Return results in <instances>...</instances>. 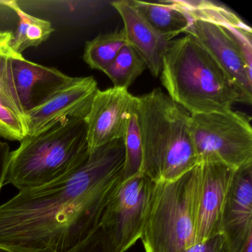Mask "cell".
<instances>
[{
  "instance_id": "6da1fadb",
  "label": "cell",
  "mask_w": 252,
  "mask_h": 252,
  "mask_svg": "<svg viewBox=\"0 0 252 252\" xmlns=\"http://www.w3.org/2000/svg\"><path fill=\"white\" fill-rule=\"evenodd\" d=\"M124 139L90 153L76 170L19 191L0 205V247L14 252H65L100 226L122 181Z\"/></svg>"
},
{
  "instance_id": "7a4b0ae2",
  "label": "cell",
  "mask_w": 252,
  "mask_h": 252,
  "mask_svg": "<svg viewBox=\"0 0 252 252\" xmlns=\"http://www.w3.org/2000/svg\"><path fill=\"white\" fill-rule=\"evenodd\" d=\"M143 149L141 172L154 182L173 181L199 164L191 115L160 88L135 98Z\"/></svg>"
},
{
  "instance_id": "3957f363",
  "label": "cell",
  "mask_w": 252,
  "mask_h": 252,
  "mask_svg": "<svg viewBox=\"0 0 252 252\" xmlns=\"http://www.w3.org/2000/svg\"><path fill=\"white\" fill-rule=\"evenodd\" d=\"M159 76L166 94L190 115L224 113L240 102L226 75L190 34L168 42Z\"/></svg>"
},
{
  "instance_id": "277c9868",
  "label": "cell",
  "mask_w": 252,
  "mask_h": 252,
  "mask_svg": "<svg viewBox=\"0 0 252 252\" xmlns=\"http://www.w3.org/2000/svg\"><path fill=\"white\" fill-rule=\"evenodd\" d=\"M89 155L85 119L64 121L20 141L10 154L4 186L20 191L51 184L80 167Z\"/></svg>"
},
{
  "instance_id": "5b68a950",
  "label": "cell",
  "mask_w": 252,
  "mask_h": 252,
  "mask_svg": "<svg viewBox=\"0 0 252 252\" xmlns=\"http://www.w3.org/2000/svg\"><path fill=\"white\" fill-rule=\"evenodd\" d=\"M199 164L173 181L155 184L141 234L145 252H182L194 244Z\"/></svg>"
},
{
  "instance_id": "8992f818",
  "label": "cell",
  "mask_w": 252,
  "mask_h": 252,
  "mask_svg": "<svg viewBox=\"0 0 252 252\" xmlns=\"http://www.w3.org/2000/svg\"><path fill=\"white\" fill-rule=\"evenodd\" d=\"M189 129L199 163L218 162L234 170L252 163L250 116L232 110L191 115Z\"/></svg>"
},
{
  "instance_id": "52a82bcc",
  "label": "cell",
  "mask_w": 252,
  "mask_h": 252,
  "mask_svg": "<svg viewBox=\"0 0 252 252\" xmlns=\"http://www.w3.org/2000/svg\"><path fill=\"white\" fill-rule=\"evenodd\" d=\"M155 184L140 172L122 181L107 203L100 227L115 252H126L141 239Z\"/></svg>"
},
{
  "instance_id": "ba28073f",
  "label": "cell",
  "mask_w": 252,
  "mask_h": 252,
  "mask_svg": "<svg viewBox=\"0 0 252 252\" xmlns=\"http://www.w3.org/2000/svg\"><path fill=\"white\" fill-rule=\"evenodd\" d=\"M191 20L186 34L194 36L210 54L235 88L240 102L251 105L252 66L248 64L238 42L222 25L204 19Z\"/></svg>"
},
{
  "instance_id": "9c48e42d",
  "label": "cell",
  "mask_w": 252,
  "mask_h": 252,
  "mask_svg": "<svg viewBox=\"0 0 252 252\" xmlns=\"http://www.w3.org/2000/svg\"><path fill=\"white\" fill-rule=\"evenodd\" d=\"M93 76L71 80L27 113L29 135H35L69 119H85L98 91Z\"/></svg>"
},
{
  "instance_id": "30bf717a",
  "label": "cell",
  "mask_w": 252,
  "mask_h": 252,
  "mask_svg": "<svg viewBox=\"0 0 252 252\" xmlns=\"http://www.w3.org/2000/svg\"><path fill=\"white\" fill-rule=\"evenodd\" d=\"M135 98L122 88L97 91L85 119L90 153L112 141L124 139L135 112Z\"/></svg>"
},
{
  "instance_id": "8fae6325",
  "label": "cell",
  "mask_w": 252,
  "mask_h": 252,
  "mask_svg": "<svg viewBox=\"0 0 252 252\" xmlns=\"http://www.w3.org/2000/svg\"><path fill=\"white\" fill-rule=\"evenodd\" d=\"M234 169L218 162L199 163L194 243L220 233L222 209Z\"/></svg>"
},
{
  "instance_id": "7c38bea8",
  "label": "cell",
  "mask_w": 252,
  "mask_h": 252,
  "mask_svg": "<svg viewBox=\"0 0 252 252\" xmlns=\"http://www.w3.org/2000/svg\"><path fill=\"white\" fill-rule=\"evenodd\" d=\"M220 233L232 252L252 237V163L234 170L222 209Z\"/></svg>"
},
{
  "instance_id": "4fadbf2b",
  "label": "cell",
  "mask_w": 252,
  "mask_h": 252,
  "mask_svg": "<svg viewBox=\"0 0 252 252\" xmlns=\"http://www.w3.org/2000/svg\"><path fill=\"white\" fill-rule=\"evenodd\" d=\"M12 35L10 32H0V136L20 141L29 135V126L13 75Z\"/></svg>"
},
{
  "instance_id": "5bb4252c",
  "label": "cell",
  "mask_w": 252,
  "mask_h": 252,
  "mask_svg": "<svg viewBox=\"0 0 252 252\" xmlns=\"http://www.w3.org/2000/svg\"><path fill=\"white\" fill-rule=\"evenodd\" d=\"M12 70L20 102L26 113L42 104L73 78L57 69L29 61L16 52L13 55Z\"/></svg>"
},
{
  "instance_id": "9a60e30c",
  "label": "cell",
  "mask_w": 252,
  "mask_h": 252,
  "mask_svg": "<svg viewBox=\"0 0 252 252\" xmlns=\"http://www.w3.org/2000/svg\"><path fill=\"white\" fill-rule=\"evenodd\" d=\"M125 25L128 44L136 51L155 77L160 76L166 42L131 5L129 0L111 2Z\"/></svg>"
},
{
  "instance_id": "2e32d148",
  "label": "cell",
  "mask_w": 252,
  "mask_h": 252,
  "mask_svg": "<svg viewBox=\"0 0 252 252\" xmlns=\"http://www.w3.org/2000/svg\"><path fill=\"white\" fill-rule=\"evenodd\" d=\"M178 6L191 18L204 19L223 26L236 39L249 65H252V31L233 11L215 2L180 1Z\"/></svg>"
},
{
  "instance_id": "e0dca14e",
  "label": "cell",
  "mask_w": 252,
  "mask_h": 252,
  "mask_svg": "<svg viewBox=\"0 0 252 252\" xmlns=\"http://www.w3.org/2000/svg\"><path fill=\"white\" fill-rule=\"evenodd\" d=\"M129 2L166 42L173 40L181 33H187L191 26V18L167 1L149 2L129 0Z\"/></svg>"
},
{
  "instance_id": "ac0fdd59",
  "label": "cell",
  "mask_w": 252,
  "mask_h": 252,
  "mask_svg": "<svg viewBox=\"0 0 252 252\" xmlns=\"http://www.w3.org/2000/svg\"><path fill=\"white\" fill-rule=\"evenodd\" d=\"M0 4L11 8L20 18L18 27L11 41L14 52L22 54L27 48L39 46L54 32L49 21L27 14L16 1H0Z\"/></svg>"
},
{
  "instance_id": "d6986e66",
  "label": "cell",
  "mask_w": 252,
  "mask_h": 252,
  "mask_svg": "<svg viewBox=\"0 0 252 252\" xmlns=\"http://www.w3.org/2000/svg\"><path fill=\"white\" fill-rule=\"evenodd\" d=\"M128 44L125 29L100 34L85 44L83 60L91 68L104 71Z\"/></svg>"
},
{
  "instance_id": "ffe728a7",
  "label": "cell",
  "mask_w": 252,
  "mask_h": 252,
  "mask_svg": "<svg viewBox=\"0 0 252 252\" xmlns=\"http://www.w3.org/2000/svg\"><path fill=\"white\" fill-rule=\"evenodd\" d=\"M146 69L142 59L130 45H126L103 72L113 82V88L128 90Z\"/></svg>"
},
{
  "instance_id": "44dd1931",
  "label": "cell",
  "mask_w": 252,
  "mask_h": 252,
  "mask_svg": "<svg viewBox=\"0 0 252 252\" xmlns=\"http://www.w3.org/2000/svg\"><path fill=\"white\" fill-rule=\"evenodd\" d=\"M124 143L125 157L122 174V181L140 173L142 167V143L135 112L129 119Z\"/></svg>"
},
{
  "instance_id": "7402d4cb",
  "label": "cell",
  "mask_w": 252,
  "mask_h": 252,
  "mask_svg": "<svg viewBox=\"0 0 252 252\" xmlns=\"http://www.w3.org/2000/svg\"><path fill=\"white\" fill-rule=\"evenodd\" d=\"M65 252H115L104 230L98 227L83 241Z\"/></svg>"
},
{
  "instance_id": "603a6c76",
  "label": "cell",
  "mask_w": 252,
  "mask_h": 252,
  "mask_svg": "<svg viewBox=\"0 0 252 252\" xmlns=\"http://www.w3.org/2000/svg\"><path fill=\"white\" fill-rule=\"evenodd\" d=\"M182 252H232L226 240L221 233L211 238L194 243Z\"/></svg>"
},
{
  "instance_id": "cb8c5ba5",
  "label": "cell",
  "mask_w": 252,
  "mask_h": 252,
  "mask_svg": "<svg viewBox=\"0 0 252 252\" xmlns=\"http://www.w3.org/2000/svg\"><path fill=\"white\" fill-rule=\"evenodd\" d=\"M10 154L11 151L9 145L0 140V191L2 189V187H4L5 176L9 164Z\"/></svg>"
},
{
  "instance_id": "d4e9b609",
  "label": "cell",
  "mask_w": 252,
  "mask_h": 252,
  "mask_svg": "<svg viewBox=\"0 0 252 252\" xmlns=\"http://www.w3.org/2000/svg\"><path fill=\"white\" fill-rule=\"evenodd\" d=\"M240 252H252V237L249 239L247 243Z\"/></svg>"
},
{
  "instance_id": "484cf974",
  "label": "cell",
  "mask_w": 252,
  "mask_h": 252,
  "mask_svg": "<svg viewBox=\"0 0 252 252\" xmlns=\"http://www.w3.org/2000/svg\"><path fill=\"white\" fill-rule=\"evenodd\" d=\"M0 252H14L8 250V249H4V248L0 247Z\"/></svg>"
}]
</instances>
